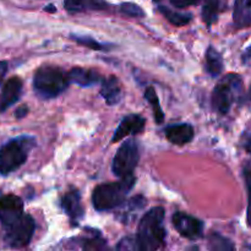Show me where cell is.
Here are the masks:
<instances>
[{
	"label": "cell",
	"instance_id": "6da1fadb",
	"mask_svg": "<svg viewBox=\"0 0 251 251\" xmlns=\"http://www.w3.org/2000/svg\"><path fill=\"white\" fill-rule=\"evenodd\" d=\"M136 238L142 251L157 250L163 247L166 239L163 208L153 207L146 212L139 225Z\"/></svg>",
	"mask_w": 251,
	"mask_h": 251
},
{
	"label": "cell",
	"instance_id": "7a4b0ae2",
	"mask_svg": "<svg viewBox=\"0 0 251 251\" xmlns=\"http://www.w3.org/2000/svg\"><path fill=\"white\" fill-rule=\"evenodd\" d=\"M135 176H129L114 183H105L96 186L92 194L93 207L97 211H109L124 203L127 194L135 185Z\"/></svg>",
	"mask_w": 251,
	"mask_h": 251
},
{
	"label": "cell",
	"instance_id": "3957f363",
	"mask_svg": "<svg viewBox=\"0 0 251 251\" xmlns=\"http://www.w3.org/2000/svg\"><path fill=\"white\" fill-rule=\"evenodd\" d=\"M70 83L69 74L56 66H41L33 76L34 92L43 100L58 97L69 87Z\"/></svg>",
	"mask_w": 251,
	"mask_h": 251
},
{
	"label": "cell",
	"instance_id": "277c9868",
	"mask_svg": "<svg viewBox=\"0 0 251 251\" xmlns=\"http://www.w3.org/2000/svg\"><path fill=\"white\" fill-rule=\"evenodd\" d=\"M36 146L32 136L15 137L0 147V174L9 176L20 168L28 158L31 150Z\"/></svg>",
	"mask_w": 251,
	"mask_h": 251
},
{
	"label": "cell",
	"instance_id": "5b68a950",
	"mask_svg": "<svg viewBox=\"0 0 251 251\" xmlns=\"http://www.w3.org/2000/svg\"><path fill=\"white\" fill-rule=\"evenodd\" d=\"M243 81L238 74H228L216 86L212 93V107L220 114H227L240 96Z\"/></svg>",
	"mask_w": 251,
	"mask_h": 251
},
{
	"label": "cell",
	"instance_id": "8992f818",
	"mask_svg": "<svg viewBox=\"0 0 251 251\" xmlns=\"http://www.w3.org/2000/svg\"><path fill=\"white\" fill-rule=\"evenodd\" d=\"M140 159L139 144L135 140H126L114 156L112 163V171L118 178H125L131 176L134 169L136 168Z\"/></svg>",
	"mask_w": 251,
	"mask_h": 251
},
{
	"label": "cell",
	"instance_id": "52a82bcc",
	"mask_svg": "<svg viewBox=\"0 0 251 251\" xmlns=\"http://www.w3.org/2000/svg\"><path fill=\"white\" fill-rule=\"evenodd\" d=\"M36 223L29 215L25 213L19 221L4 227V240L11 248H24L33 237Z\"/></svg>",
	"mask_w": 251,
	"mask_h": 251
},
{
	"label": "cell",
	"instance_id": "ba28073f",
	"mask_svg": "<svg viewBox=\"0 0 251 251\" xmlns=\"http://www.w3.org/2000/svg\"><path fill=\"white\" fill-rule=\"evenodd\" d=\"M24 215V202L19 196L12 194L0 195V222L2 227L12 225Z\"/></svg>",
	"mask_w": 251,
	"mask_h": 251
},
{
	"label": "cell",
	"instance_id": "9c48e42d",
	"mask_svg": "<svg viewBox=\"0 0 251 251\" xmlns=\"http://www.w3.org/2000/svg\"><path fill=\"white\" fill-rule=\"evenodd\" d=\"M173 226L179 234L188 239L196 240L202 237L203 222L184 212H176L173 215Z\"/></svg>",
	"mask_w": 251,
	"mask_h": 251
},
{
	"label": "cell",
	"instance_id": "30bf717a",
	"mask_svg": "<svg viewBox=\"0 0 251 251\" xmlns=\"http://www.w3.org/2000/svg\"><path fill=\"white\" fill-rule=\"evenodd\" d=\"M145 125H146V120L144 117L139 114H129L120 122L119 126L115 130L114 135L112 137V142L120 141L124 137L129 136V135H136L144 131Z\"/></svg>",
	"mask_w": 251,
	"mask_h": 251
},
{
	"label": "cell",
	"instance_id": "8fae6325",
	"mask_svg": "<svg viewBox=\"0 0 251 251\" xmlns=\"http://www.w3.org/2000/svg\"><path fill=\"white\" fill-rule=\"evenodd\" d=\"M22 81L19 77H11L4 83L0 92V113L9 109L21 98Z\"/></svg>",
	"mask_w": 251,
	"mask_h": 251
},
{
	"label": "cell",
	"instance_id": "7c38bea8",
	"mask_svg": "<svg viewBox=\"0 0 251 251\" xmlns=\"http://www.w3.org/2000/svg\"><path fill=\"white\" fill-rule=\"evenodd\" d=\"M60 205L64 212L71 220V222L78 223V221L83 217V206L82 201H81V194L76 189L68 191L61 198Z\"/></svg>",
	"mask_w": 251,
	"mask_h": 251
},
{
	"label": "cell",
	"instance_id": "4fadbf2b",
	"mask_svg": "<svg viewBox=\"0 0 251 251\" xmlns=\"http://www.w3.org/2000/svg\"><path fill=\"white\" fill-rule=\"evenodd\" d=\"M164 135L169 142L178 146L189 144L194 139V127L188 123H180V124H172L164 129Z\"/></svg>",
	"mask_w": 251,
	"mask_h": 251
},
{
	"label": "cell",
	"instance_id": "5bb4252c",
	"mask_svg": "<svg viewBox=\"0 0 251 251\" xmlns=\"http://www.w3.org/2000/svg\"><path fill=\"white\" fill-rule=\"evenodd\" d=\"M69 74V78L70 82L76 83V85L81 86V87H90V86H95L97 83L102 82V76L100 73L91 69H83V68H74L71 69Z\"/></svg>",
	"mask_w": 251,
	"mask_h": 251
},
{
	"label": "cell",
	"instance_id": "9a60e30c",
	"mask_svg": "<svg viewBox=\"0 0 251 251\" xmlns=\"http://www.w3.org/2000/svg\"><path fill=\"white\" fill-rule=\"evenodd\" d=\"M100 93L109 105L118 104L123 98L119 81H118V78L114 77V76H109V77L107 78H103Z\"/></svg>",
	"mask_w": 251,
	"mask_h": 251
},
{
	"label": "cell",
	"instance_id": "2e32d148",
	"mask_svg": "<svg viewBox=\"0 0 251 251\" xmlns=\"http://www.w3.org/2000/svg\"><path fill=\"white\" fill-rule=\"evenodd\" d=\"M64 6L69 12H85L105 10L108 4L105 0H64Z\"/></svg>",
	"mask_w": 251,
	"mask_h": 251
},
{
	"label": "cell",
	"instance_id": "e0dca14e",
	"mask_svg": "<svg viewBox=\"0 0 251 251\" xmlns=\"http://www.w3.org/2000/svg\"><path fill=\"white\" fill-rule=\"evenodd\" d=\"M233 20L238 28L251 26V0H235Z\"/></svg>",
	"mask_w": 251,
	"mask_h": 251
},
{
	"label": "cell",
	"instance_id": "ac0fdd59",
	"mask_svg": "<svg viewBox=\"0 0 251 251\" xmlns=\"http://www.w3.org/2000/svg\"><path fill=\"white\" fill-rule=\"evenodd\" d=\"M223 58L217 49L213 47H208L206 50V71L212 77H217L223 71Z\"/></svg>",
	"mask_w": 251,
	"mask_h": 251
},
{
	"label": "cell",
	"instance_id": "d6986e66",
	"mask_svg": "<svg viewBox=\"0 0 251 251\" xmlns=\"http://www.w3.org/2000/svg\"><path fill=\"white\" fill-rule=\"evenodd\" d=\"M145 205H146V200H145L142 196H135V198H132L131 200H129L127 202L122 203L119 218L124 223H129V221L134 217L135 213H137L140 210H142Z\"/></svg>",
	"mask_w": 251,
	"mask_h": 251
},
{
	"label": "cell",
	"instance_id": "ffe728a7",
	"mask_svg": "<svg viewBox=\"0 0 251 251\" xmlns=\"http://www.w3.org/2000/svg\"><path fill=\"white\" fill-rule=\"evenodd\" d=\"M221 10H222L221 0H205L202 7V20L208 27L212 26L217 21Z\"/></svg>",
	"mask_w": 251,
	"mask_h": 251
},
{
	"label": "cell",
	"instance_id": "44dd1931",
	"mask_svg": "<svg viewBox=\"0 0 251 251\" xmlns=\"http://www.w3.org/2000/svg\"><path fill=\"white\" fill-rule=\"evenodd\" d=\"M158 10L172 25H174V26H185V25H188L189 22L193 20L191 14H181V12H176L174 11V10L169 9V7L163 6V5L158 6Z\"/></svg>",
	"mask_w": 251,
	"mask_h": 251
},
{
	"label": "cell",
	"instance_id": "7402d4cb",
	"mask_svg": "<svg viewBox=\"0 0 251 251\" xmlns=\"http://www.w3.org/2000/svg\"><path fill=\"white\" fill-rule=\"evenodd\" d=\"M145 98L147 100V102L151 104L152 110H153V117H154V122L157 124H162L164 122V113L162 110L161 104H159V100L158 96H157L156 91H154L153 87H147L146 91H145Z\"/></svg>",
	"mask_w": 251,
	"mask_h": 251
},
{
	"label": "cell",
	"instance_id": "603a6c76",
	"mask_svg": "<svg viewBox=\"0 0 251 251\" xmlns=\"http://www.w3.org/2000/svg\"><path fill=\"white\" fill-rule=\"evenodd\" d=\"M208 247L211 250H234L235 247L229 239L222 237V235L217 234V233H212L208 239Z\"/></svg>",
	"mask_w": 251,
	"mask_h": 251
},
{
	"label": "cell",
	"instance_id": "cb8c5ba5",
	"mask_svg": "<svg viewBox=\"0 0 251 251\" xmlns=\"http://www.w3.org/2000/svg\"><path fill=\"white\" fill-rule=\"evenodd\" d=\"M71 38H73L76 43L81 44V46L88 47V48L96 49V50H105V49H109L108 44L100 43V42L95 41V39L91 38V37H88V36H83V37L77 36L76 37L75 34H73V36H71Z\"/></svg>",
	"mask_w": 251,
	"mask_h": 251
},
{
	"label": "cell",
	"instance_id": "d4e9b609",
	"mask_svg": "<svg viewBox=\"0 0 251 251\" xmlns=\"http://www.w3.org/2000/svg\"><path fill=\"white\" fill-rule=\"evenodd\" d=\"M119 11L125 16L130 17H144L145 12L139 5L134 4V2H123L119 6Z\"/></svg>",
	"mask_w": 251,
	"mask_h": 251
},
{
	"label": "cell",
	"instance_id": "484cf974",
	"mask_svg": "<svg viewBox=\"0 0 251 251\" xmlns=\"http://www.w3.org/2000/svg\"><path fill=\"white\" fill-rule=\"evenodd\" d=\"M118 250H140L139 242L136 237H126L123 238L117 245Z\"/></svg>",
	"mask_w": 251,
	"mask_h": 251
},
{
	"label": "cell",
	"instance_id": "4316f807",
	"mask_svg": "<svg viewBox=\"0 0 251 251\" xmlns=\"http://www.w3.org/2000/svg\"><path fill=\"white\" fill-rule=\"evenodd\" d=\"M243 146H244L245 151H247L248 153L251 154V131L248 132V134L245 135L244 144H243Z\"/></svg>",
	"mask_w": 251,
	"mask_h": 251
},
{
	"label": "cell",
	"instance_id": "83f0119b",
	"mask_svg": "<svg viewBox=\"0 0 251 251\" xmlns=\"http://www.w3.org/2000/svg\"><path fill=\"white\" fill-rule=\"evenodd\" d=\"M6 73H7V63L6 61H0V85H1Z\"/></svg>",
	"mask_w": 251,
	"mask_h": 251
},
{
	"label": "cell",
	"instance_id": "f1b7e54d",
	"mask_svg": "<svg viewBox=\"0 0 251 251\" xmlns=\"http://www.w3.org/2000/svg\"><path fill=\"white\" fill-rule=\"evenodd\" d=\"M27 112H28V108L25 107V105H22V107H20L19 109L16 110V118H24L25 115L27 114Z\"/></svg>",
	"mask_w": 251,
	"mask_h": 251
},
{
	"label": "cell",
	"instance_id": "f546056e",
	"mask_svg": "<svg viewBox=\"0 0 251 251\" xmlns=\"http://www.w3.org/2000/svg\"><path fill=\"white\" fill-rule=\"evenodd\" d=\"M248 225L251 227V186L249 190V203H248Z\"/></svg>",
	"mask_w": 251,
	"mask_h": 251
},
{
	"label": "cell",
	"instance_id": "4dcf8cb0",
	"mask_svg": "<svg viewBox=\"0 0 251 251\" xmlns=\"http://www.w3.org/2000/svg\"><path fill=\"white\" fill-rule=\"evenodd\" d=\"M243 60H244L245 63H249V61H251V46L247 49V50H245L244 55H243Z\"/></svg>",
	"mask_w": 251,
	"mask_h": 251
},
{
	"label": "cell",
	"instance_id": "1f68e13d",
	"mask_svg": "<svg viewBox=\"0 0 251 251\" xmlns=\"http://www.w3.org/2000/svg\"><path fill=\"white\" fill-rule=\"evenodd\" d=\"M188 1H189V5H193V4H198L200 0H188Z\"/></svg>",
	"mask_w": 251,
	"mask_h": 251
},
{
	"label": "cell",
	"instance_id": "d6a6232c",
	"mask_svg": "<svg viewBox=\"0 0 251 251\" xmlns=\"http://www.w3.org/2000/svg\"><path fill=\"white\" fill-rule=\"evenodd\" d=\"M249 96H250V100H251V87H250V93H249Z\"/></svg>",
	"mask_w": 251,
	"mask_h": 251
}]
</instances>
